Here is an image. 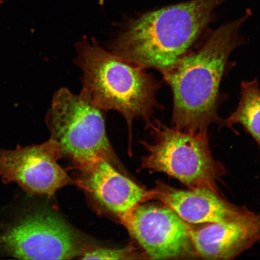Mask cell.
<instances>
[{
	"mask_svg": "<svg viewBox=\"0 0 260 260\" xmlns=\"http://www.w3.org/2000/svg\"><path fill=\"white\" fill-rule=\"evenodd\" d=\"M250 15L211 31L199 48L162 74L173 95L172 126L194 133L208 132L213 123L226 126L218 114L220 84L231 54L243 44L240 28Z\"/></svg>",
	"mask_w": 260,
	"mask_h": 260,
	"instance_id": "1",
	"label": "cell"
},
{
	"mask_svg": "<svg viewBox=\"0 0 260 260\" xmlns=\"http://www.w3.org/2000/svg\"><path fill=\"white\" fill-rule=\"evenodd\" d=\"M228 0H191L131 19L112 41L111 51L126 61L161 74L189 53Z\"/></svg>",
	"mask_w": 260,
	"mask_h": 260,
	"instance_id": "2",
	"label": "cell"
},
{
	"mask_svg": "<svg viewBox=\"0 0 260 260\" xmlns=\"http://www.w3.org/2000/svg\"><path fill=\"white\" fill-rule=\"evenodd\" d=\"M75 63L82 73L80 95L103 111L121 113L132 141L133 122L149 124L164 107L156 99L160 82L145 68L103 48L95 39L84 38L76 45Z\"/></svg>",
	"mask_w": 260,
	"mask_h": 260,
	"instance_id": "3",
	"label": "cell"
},
{
	"mask_svg": "<svg viewBox=\"0 0 260 260\" xmlns=\"http://www.w3.org/2000/svg\"><path fill=\"white\" fill-rule=\"evenodd\" d=\"M153 142H141L147 154L141 169L176 179L188 188H205L219 193L225 167L211 153L208 132L181 131L153 119L147 126Z\"/></svg>",
	"mask_w": 260,
	"mask_h": 260,
	"instance_id": "4",
	"label": "cell"
},
{
	"mask_svg": "<svg viewBox=\"0 0 260 260\" xmlns=\"http://www.w3.org/2000/svg\"><path fill=\"white\" fill-rule=\"evenodd\" d=\"M104 112L67 87L54 93L45 122L50 139L76 170L99 158L115 160Z\"/></svg>",
	"mask_w": 260,
	"mask_h": 260,
	"instance_id": "5",
	"label": "cell"
},
{
	"mask_svg": "<svg viewBox=\"0 0 260 260\" xmlns=\"http://www.w3.org/2000/svg\"><path fill=\"white\" fill-rule=\"evenodd\" d=\"M0 245L10 256L23 259H71L83 251L67 224L44 211L19 218L0 237Z\"/></svg>",
	"mask_w": 260,
	"mask_h": 260,
	"instance_id": "6",
	"label": "cell"
},
{
	"mask_svg": "<svg viewBox=\"0 0 260 260\" xmlns=\"http://www.w3.org/2000/svg\"><path fill=\"white\" fill-rule=\"evenodd\" d=\"M120 221L148 259L198 258L188 222L164 204H140Z\"/></svg>",
	"mask_w": 260,
	"mask_h": 260,
	"instance_id": "7",
	"label": "cell"
},
{
	"mask_svg": "<svg viewBox=\"0 0 260 260\" xmlns=\"http://www.w3.org/2000/svg\"><path fill=\"white\" fill-rule=\"evenodd\" d=\"M63 157L60 146L51 139L14 150L0 149V178L5 184H18L29 194L53 196L74 183L58 164Z\"/></svg>",
	"mask_w": 260,
	"mask_h": 260,
	"instance_id": "8",
	"label": "cell"
},
{
	"mask_svg": "<svg viewBox=\"0 0 260 260\" xmlns=\"http://www.w3.org/2000/svg\"><path fill=\"white\" fill-rule=\"evenodd\" d=\"M77 170L80 172L77 186L120 220L138 205L153 200L152 190L123 176L106 159H98Z\"/></svg>",
	"mask_w": 260,
	"mask_h": 260,
	"instance_id": "9",
	"label": "cell"
},
{
	"mask_svg": "<svg viewBox=\"0 0 260 260\" xmlns=\"http://www.w3.org/2000/svg\"><path fill=\"white\" fill-rule=\"evenodd\" d=\"M188 223L198 258L232 259L260 241V213L226 223Z\"/></svg>",
	"mask_w": 260,
	"mask_h": 260,
	"instance_id": "10",
	"label": "cell"
},
{
	"mask_svg": "<svg viewBox=\"0 0 260 260\" xmlns=\"http://www.w3.org/2000/svg\"><path fill=\"white\" fill-rule=\"evenodd\" d=\"M158 200L190 223H226L248 215L252 211L231 203L209 188L179 189L161 181L152 189Z\"/></svg>",
	"mask_w": 260,
	"mask_h": 260,
	"instance_id": "11",
	"label": "cell"
},
{
	"mask_svg": "<svg viewBox=\"0 0 260 260\" xmlns=\"http://www.w3.org/2000/svg\"><path fill=\"white\" fill-rule=\"evenodd\" d=\"M225 122L226 127L235 133L233 126L241 125L260 148V87L257 79L242 81L238 107Z\"/></svg>",
	"mask_w": 260,
	"mask_h": 260,
	"instance_id": "12",
	"label": "cell"
},
{
	"mask_svg": "<svg viewBox=\"0 0 260 260\" xmlns=\"http://www.w3.org/2000/svg\"><path fill=\"white\" fill-rule=\"evenodd\" d=\"M80 259H148L144 252H140L138 248L129 244L125 248L110 249L102 247L83 249Z\"/></svg>",
	"mask_w": 260,
	"mask_h": 260,
	"instance_id": "13",
	"label": "cell"
}]
</instances>
